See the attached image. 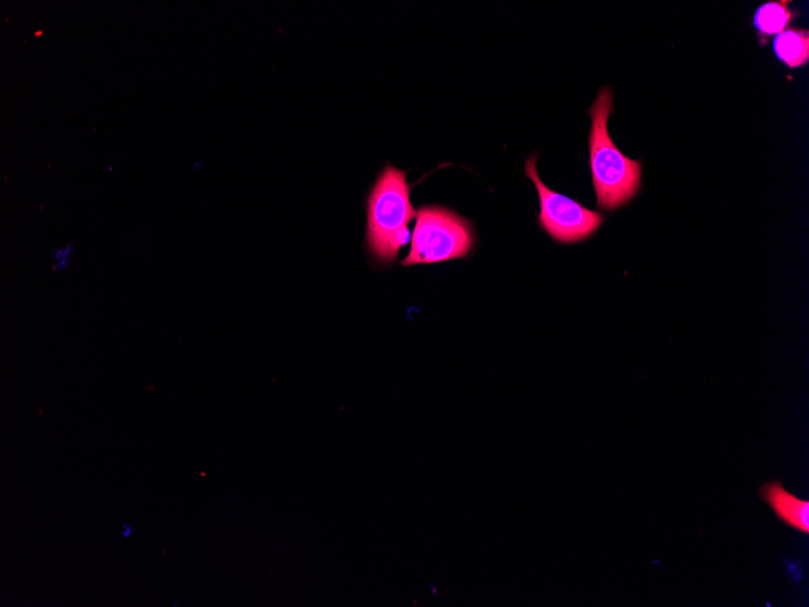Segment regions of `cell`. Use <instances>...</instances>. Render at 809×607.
<instances>
[{"label": "cell", "instance_id": "obj_2", "mask_svg": "<svg viewBox=\"0 0 809 607\" xmlns=\"http://www.w3.org/2000/svg\"><path fill=\"white\" fill-rule=\"evenodd\" d=\"M406 171L387 165L367 202V246L377 261L392 263L409 243V223L417 217L410 200Z\"/></svg>", "mask_w": 809, "mask_h": 607}, {"label": "cell", "instance_id": "obj_9", "mask_svg": "<svg viewBox=\"0 0 809 607\" xmlns=\"http://www.w3.org/2000/svg\"><path fill=\"white\" fill-rule=\"evenodd\" d=\"M135 528L129 524H124L122 530H120L119 535L120 537L130 538L134 535Z\"/></svg>", "mask_w": 809, "mask_h": 607}, {"label": "cell", "instance_id": "obj_6", "mask_svg": "<svg viewBox=\"0 0 809 607\" xmlns=\"http://www.w3.org/2000/svg\"><path fill=\"white\" fill-rule=\"evenodd\" d=\"M773 49L786 66L796 68L805 65L809 59V34L799 30L779 33L773 40Z\"/></svg>", "mask_w": 809, "mask_h": 607}, {"label": "cell", "instance_id": "obj_3", "mask_svg": "<svg viewBox=\"0 0 809 607\" xmlns=\"http://www.w3.org/2000/svg\"><path fill=\"white\" fill-rule=\"evenodd\" d=\"M416 219L410 254L401 265H432L463 259L472 251V223L452 210L443 206H423Z\"/></svg>", "mask_w": 809, "mask_h": 607}, {"label": "cell", "instance_id": "obj_7", "mask_svg": "<svg viewBox=\"0 0 809 607\" xmlns=\"http://www.w3.org/2000/svg\"><path fill=\"white\" fill-rule=\"evenodd\" d=\"M793 14L785 2H770L757 9L754 25L763 34L773 36L785 31L789 26Z\"/></svg>", "mask_w": 809, "mask_h": 607}, {"label": "cell", "instance_id": "obj_1", "mask_svg": "<svg viewBox=\"0 0 809 607\" xmlns=\"http://www.w3.org/2000/svg\"><path fill=\"white\" fill-rule=\"evenodd\" d=\"M612 112V90L602 88L589 110L592 117L589 147L598 208L607 211L621 209L631 202L640 192L642 176L641 160L624 156L608 133Z\"/></svg>", "mask_w": 809, "mask_h": 607}, {"label": "cell", "instance_id": "obj_5", "mask_svg": "<svg viewBox=\"0 0 809 607\" xmlns=\"http://www.w3.org/2000/svg\"><path fill=\"white\" fill-rule=\"evenodd\" d=\"M762 500L770 505L784 523L796 530L809 532V503L802 501L778 483H771L761 489Z\"/></svg>", "mask_w": 809, "mask_h": 607}, {"label": "cell", "instance_id": "obj_8", "mask_svg": "<svg viewBox=\"0 0 809 607\" xmlns=\"http://www.w3.org/2000/svg\"><path fill=\"white\" fill-rule=\"evenodd\" d=\"M77 254V246L72 242H68L62 246H53L50 251L51 259H53V272H67L73 265V256Z\"/></svg>", "mask_w": 809, "mask_h": 607}, {"label": "cell", "instance_id": "obj_10", "mask_svg": "<svg viewBox=\"0 0 809 607\" xmlns=\"http://www.w3.org/2000/svg\"><path fill=\"white\" fill-rule=\"evenodd\" d=\"M430 588H432V591H433V593H434L435 597H436V598H439L438 593H436L435 584L430 583Z\"/></svg>", "mask_w": 809, "mask_h": 607}, {"label": "cell", "instance_id": "obj_4", "mask_svg": "<svg viewBox=\"0 0 809 607\" xmlns=\"http://www.w3.org/2000/svg\"><path fill=\"white\" fill-rule=\"evenodd\" d=\"M537 157L533 154L527 159L525 175L535 183L541 202L539 225L559 243H578L592 237L605 222V216L545 186L537 173Z\"/></svg>", "mask_w": 809, "mask_h": 607}]
</instances>
